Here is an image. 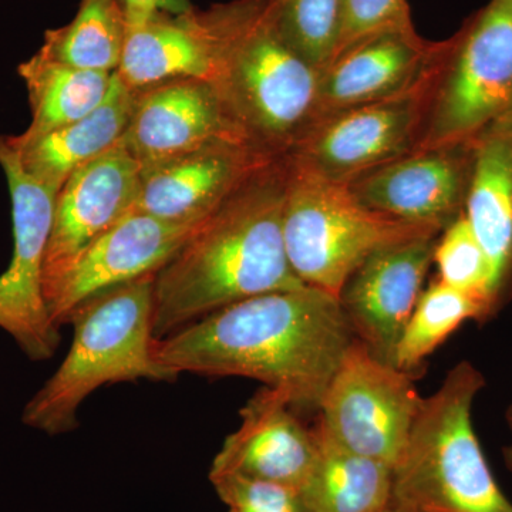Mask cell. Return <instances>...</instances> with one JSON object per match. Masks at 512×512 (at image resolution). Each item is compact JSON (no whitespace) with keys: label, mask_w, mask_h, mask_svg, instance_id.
Wrapping results in <instances>:
<instances>
[{"label":"cell","mask_w":512,"mask_h":512,"mask_svg":"<svg viewBox=\"0 0 512 512\" xmlns=\"http://www.w3.org/2000/svg\"><path fill=\"white\" fill-rule=\"evenodd\" d=\"M201 224H177L138 210L127 212L90 244L70 269L47 306L52 322L60 329L80 303L97 293L157 274Z\"/></svg>","instance_id":"15"},{"label":"cell","mask_w":512,"mask_h":512,"mask_svg":"<svg viewBox=\"0 0 512 512\" xmlns=\"http://www.w3.org/2000/svg\"><path fill=\"white\" fill-rule=\"evenodd\" d=\"M156 275L97 293L70 315L73 342L55 373L25 404L22 423L46 436L79 427V410L90 394L111 383H173L177 373L154 352Z\"/></svg>","instance_id":"4"},{"label":"cell","mask_w":512,"mask_h":512,"mask_svg":"<svg viewBox=\"0 0 512 512\" xmlns=\"http://www.w3.org/2000/svg\"><path fill=\"white\" fill-rule=\"evenodd\" d=\"M140 164L117 144L70 175L57 192L43 264L46 305L55 299L79 256L136 207Z\"/></svg>","instance_id":"12"},{"label":"cell","mask_w":512,"mask_h":512,"mask_svg":"<svg viewBox=\"0 0 512 512\" xmlns=\"http://www.w3.org/2000/svg\"><path fill=\"white\" fill-rule=\"evenodd\" d=\"M285 180L284 156L262 165L157 272L156 339L167 338L232 303L306 286L286 254Z\"/></svg>","instance_id":"2"},{"label":"cell","mask_w":512,"mask_h":512,"mask_svg":"<svg viewBox=\"0 0 512 512\" xmlns=\"http://www.w3.org/2000/svg\"><path fill=\"white\" fill-rule=\"evenodd\" d=\"M355 339L338 296L306 285L232 303L157 339L154 352L178 376L256 380L303 414L319 412Z\"/></svg>","instance_id":"1"},{"label":"cell","mask_w":512,"mask_h":512,"mask_svg":"<svg viewBox=\"0 0 512 512\" xmlns=\"http://www.w3.org/2000/svg\"><path fill=\"white\" fill-rule=\"evenodd\" d=\"M439 235L379 249L357 266L340 289L339 303L356 338L390 365L423 292Z\"/></svg>","instance_id":"13"},{"label":"cell","mask_w":512,"mask_h":512,"mask_svg":"<svg viewBox=\"0 0 512 512\" xmlns=\"http://www.w3.org/2000/svg\"><path fill=\"white\" fill-rule=\"evenodd\" d=\"M127 35L121 0H82L72 22L46 30L37 52L77 69L114 73Z\"/></svg>","instance_id":"24"},{"label":"cell","mask_w":512,"mask_h":512,"mask_svg":"<svg viewBox=\"0 0 512 512\" xmlns=\"http://www.w3.org/2000/svg\"><path fill=\"white\" fill-rule=\"evenodd\" d=\"M278 390L262 387L239 412L241 423L222 443L211 471H231L302 491L315 466V427L301 420Z\"/></svg>","instance_id":"18"},{"label":"cell","mask_w":512,"mask_h":512,"mask_svg":"<svg viewBox=\"0 0 512 512\" xmlns=\"http://www.w3.org/2000/svg\"><path fill=\"white\" fill-rule=\"evenodd\" d=\"M512 114V0H488L439 42L417 148L474 138Z\"/></svg>","instance_id":"7"},{"label":"cell","mask_w":512,"mask_h":512,"mask_svg":"<svg viewBox=\"0 0 512 512\" xmlns=\"http://www.w3.org/2000/svg\"><path fill=\"white\" fill-rule=\"evenodd\" d=\"M134 100L136 93L114 72L109 96L92 113L30 140L8 136L9 143L23 170L57 194L74 171L120 143L133 114Z\"/></svg>","instance_id":"21"},{"label":"cell","mask_w":512,"mask_h":512,"mask_svg":"<svg viewBox=\"0 0 512 512\" xmlns=\"http://www.w3.org/2000/svg\"><path fill=\"white\" fill-rule=\"evenodd\" d=\"M318 456L302 494L311 512H382L393 500V470L333 439L315 424Z\"/></svg>","instance_id":"22"},{"label":"cell","mask_w":512,"mask_h":512,"mask_svg":"<svg viewBox=\"0 0 512 512\" xmlns=\"http://www.w3.org/2000/svg\"><path fill=\"white\" fill-rule=\"evenodd\" d=\"M473 164L470 138L417 148L346 185L369 210L443 231L464 214Z\"/></svg>","instance_id":"11"},{"label":"cell","mask_w":512,"mask_h":512,"mask_svg":"<svg viewBox=\"0 0 512 512\" xmlns=\"http://www.w3.org/2000/svg\"><path fill=\"white\" fill-rule=\"evenodd\" d=\"M433 265L437 268L436 278L443 284L483 302V323H487L491 265L464 214L441 231L434 247Z\"/></svg>","instance_id":"27"},{"label":"cell","mask_w":512,"mask_h":512,"mask_svg":"<svg viewBox=\"0 0 512 512\" xmlns=\"http://www.w3.org/2000/svg\"><path fill=\"white\" fill-rule=\"evenodd\" d=\"M211 39L204 12L194 6L173 15L154 12L127 23L119 69L121 83L133 92L171 80H210Z\"/></svg>","instance_id":"20"},{"label":"cell","mask_w":512,"mask_h":512,"mask_svg":"<svg viewBox=\"0 0 512 512\" xmlns=\"http://www.w3.org/2000/svg\"><path fill=\"white\" fill-rule=\"evenodd\" d=\"M0 168L12 200L13 254L0 275V329L32 362H46L62 342L43 296V264L56 192L37 183L20 165L6 134H0Z\"/></svg>","instance_id":"9"},{"label":"cell","mask_w":512,"mask_h":512,"mask_svg":"<svg viewBox=\"0 0 512 512\" xmlns=\"http://www.w3.org/2000/svg\"><path fill=\"white\" fill-rule=\"evenodd\" d=\"M505 420H507L508 427H510L512 433V403L508 406L507 412H505ZM503 458L505 467L512 473V444L503 448Z\"/></svg>","instance_id":"31"},{"label":"cell","mask_w":512,"mask_h":512,"mask_svg":"<svg viewBox=\"0 0 512 512\" xmlns=\"http://www.w3.org/2000/svg\"><path fill=\"white\" fill-rule=\"evenodd\" d=\"M484 387L483 373L463 360L423 397L393 468L394 504L410 512H512L474 430L473 407Z\"/></svg>","instance_id":"5"},{"label":"cell","mask_w":512,"mask_h":512,"mask_svg":"<svg viewBox=\"0 0 512 512\" xmlns=\"http://www.w3.org/2000/svg\"><path fill=\"white\" fill-rule=\"evenodd\" d=\"M464 217L491 265L490 322L512 302V114L474 137Z\"/></svg>","instance_id":"19"},{"label":"cell","mask_w":512,"mask_h":512,"mask_svg":"<svg viewBox=\"0 0 512 512\" xmlns=\"http://www.w3.org/2000/svg\"><path fill=\"white\" fill-rule=\"evenodd\" d=\"M204 12L212 84L252 146L288 153L318 113L319 70L279 35L271 0H232Z\"/></svg>","instance_id":"3"},{"label":"cell","mask_w":512,"mask_h":512,"mask_svg":"<svg viewBox=\"0 0 512 512\" xmlns=\"http://www.w3.org/2000/svg\"><path fill=\"white\" fill-rule=\"evenodd\" d=\"M28 92L32 121L22 140L82 119L109 96L114 73L77 69L36 52L18 66Z\"/></svg>","instance_id":"23"},{"label":"cell","mask_w":512,"mask_h":512,"mask_svg":"<svg viewBox=\"0 0 512 512\" xmlns=\"http://www.w3.org/2000/svg\"><path fill=\"white\" fill-rule=\"evenodd\" d=\"M382 512H410V511L404 510L403 507H400V505L394 504L392 501V503H390L389 507H387L386 510H383Z\"/></svg>","instance_id":"32"},{"label":"cell","mask_w":512,"mask_h":512,"mask_svg":"<svg viewBox=\"0 0 512 512\" xmlns=\"http://www.w3.org/2000/svg\"><path fill=\"white\" fill-rule=\"evenodd\" d=\"M467 320L483 325V302L434 279L421 292L416 308L404 326L394 349L392 365L413 376L427 357Z\"/></svg>","instance_id":"25"},{"label":"cell","mask_w":512,"mask_h":512,"mask_svg":"<svg viewBox=\"0 0 512 512\" xmlns=\"http://www.w3.org/2000/svg\"><path fill=\"white\" fill-rule=\"evenodd\" d=\"M421 402L412 375L383 362L356 338L323 394L319 421L342 446L393 470Z\"/></svg>","instance_id":"8"},{"label":"cell","mask_w":512,"mask_h":512,"mask_svg":"<svg viewBox=\"0 0 512 512\" xmlns=\"http://www.w3.org/2000/svg\"><path fill=\"white\" fill-rule=\"evenodd\" d=\"M412 28V13L407 0H342V20L335 55L363 37L383 30Z\"/></svg>","instance_id":"29"},{"label":"cell","mask_w":512,"mask_h":512,"mask_svg":"<svg viewBox=\"0 0 512 512\" xmlns=\"http://www.w3.org/2000/svg\"><path fill=\"white\" fill-rule=\"evenodd\" d=\"M210 481L228 512H311L302 491L231 471H211Z\"/></svg>","instance_id":"28"},{"label":"cell","mask_w":512,"mask_h":512,"mask_svg":"<svg viewBox=\"0 0 512 512\" xmlns=\"http://www.w3.org/2000/svg\"><path fill=\"white\" fill-rule=\"evenodd\" d=\"M121 2L126 10L127 23L137 22L154 12L180 15L192 8L190 0H121Z\"/></svg>","instance_id":"30"},{"label":"cell","mask_w":512,"mask_h":512,"mask_svg":"<svg viewBox=\"0 0 512 512\" xmlns=\"http://www.w3.org/2000/svg\"><path fill=\"white\" fill-rule=\"evenodd\" d=\"M274 158L249 144L217 143L144 165L134 210L177 224H198Z\"/></svg>","instance_id":"16"},{"label":"cell","mask_w":512,"mask_h":512,"mask_svg":"<svg viewBox=\"0 0 512 512\" xmlns=\"http://www.w3.org/2000/svg\"><path fill=\"white\" fill-rule=\"evenodd\" d=\"M282 39L315 69L335 55L342 20V0H271Z\"/></svg>","instance_id":"26"},{"label":"cell","mask_w":512,"mask_h":512,"mask_svg":"<svg viewBox=\"0 0 512 512\" xmlns=\"http://www.w3.org/2000/svg\"><path fill=\"white\" fill-rule=\"evenodd\" d=\"M134 93L133 114L120 144L140 167L211 144L252 146L207 80H171Z\"/></svg>","instance_id":"14"},{"label":"cell","mask_w":512,"mask_h":512,"mask_svg":"<svg viewBox=\"0 0 512 512\" xmlns=\"http://www.w3.org/2000/svg\"><path fill=\"white\" fill-rule=\"evenodd\" d=\"M427 76L399 96L318 117L285 156L329 180L348 183L416 150Z\"/></svg>","instance_id":"10"},{"label":"cell","mask_w":512,"mask_h":512,"mask_svg":"<svg viewBox=\"0 0 512 512\" xmlns=\"http://www.w3.org/2000/svg\"><path fill=\"white\" fill-rule=\"evenodd\" d=\"M282 231L293 272L308 286L338 296L350 274L376 251L441 234L369 210L346 183L329 180L284 156Z\"/></svg>","instance_id":"6"},{"label":"cell","mask_w":512,"mask_h":512,"mask_svg":"<svg viewBox=\"0 0 512 512\" xmlns=\"http://www.w3.org/2000/svg\"><path fill=\"white\" fill-rule=\"evenodd\" d=\"M437 49L416 28L383 30L343 47L319 70L316 119L409 92L429 73Z\"/></svg>","instance_id":"17"}]
</instances>
